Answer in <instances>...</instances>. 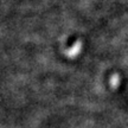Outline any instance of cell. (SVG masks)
Here are the masks:
<instances>
[{"label": "cell", "instance_id": "cell-2", "mask_svg": "<svg viewBox=\"0 0 128 128\" xmlns=\"http://www.w3.org/2000/svg\"><path fill=\"white\" fill-rule=\"evenodd\" d=\"M109 83H110V86H112L113 89H116V88L119 87V84H120V76L118 75V74L113 75V76L110 77Z\"/></svg>", "mask_w": 128, "mask_h": 128}, {"label": "cell", "instance_id": "cell-1", "mask_svg": "<svg viewBox=\"0 0 128 128\" xmlns=\"http://www.w3.org/2000/svg\"><path fill=\"white\" fill-rule=\"evenodd\" d=\"M82 46H83L82 40H76L72 45L69 48L68 50H65V56H66L68 58H76V57L81 54Z\"/></svg>", "mask_w": 128, "mask_h": 128}]
</instances>
